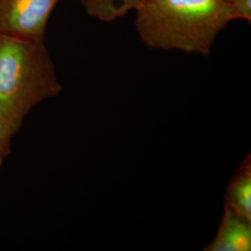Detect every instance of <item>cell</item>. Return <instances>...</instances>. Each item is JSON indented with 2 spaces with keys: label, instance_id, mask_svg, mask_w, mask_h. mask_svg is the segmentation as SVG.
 I'll return each instance as SVG.
<instances>
[{
  "label": "cell",
  "instance_id": "obj_1",
  "mask_svg": "<svg viewBox=\"0 0 251 251\" xmlns=\"http://www.w3.org/2000/svg\"><path fill=\"white\" fill-rule=\"evenodd\" d=\"M135 11L144 45L204 56L233 21L227 0H143Z\"/></svg>",
  "mask_w": 251,
  "mask_h": 251
},
{
  "label": "cell",
  "instance_id": "obj_2",
  "mask_svg": "<svg viewBox=\"0 0 251 251\" xmlns=\"http://www.w3.org/2000/svg\"><path fill=\"white\" fill-rule=\"evenodd\" d=\"M61 91L44 40L0 35V128L12 138L33 108Z\"/></svg>",
  "mask_w": 251,
  "mask_h": 251
},
{
  "label": "cell",
  "instance_id": "obj_3",
  "mask_svg": "<svg viewBox=\"0 0 251 251\" xmlns=\"http://www.w3.org/2000/svg\"><path fill=\"white\" fill-rule=\"evenodd\" d=\"M61 0H0V35L45 39L47 25Z\"/></svg>",
  "mask_w": 251,
  "mask_h": 251
},
{
  "label": "cell",
  "instance_id": "obj_4",
  "mask_svg": "<svg viewBox=\"0 0 251 251\" xmlns=\"http://www.w3.org/2000/svg\"><path fill=\"white\" fill-rule=\"evenodd\" d=\"M251 220L238 215L225 206L224 215L213 241L204 251H250Z\"/></svg>",
  "mask_w": 251,
  "mask_h": 251
},
{
  "label": "cell",
  "instance_id": "obj_5",
  "mask_svg": "<svg viewBox=\"0 0 251 251\" xmlns=\"http://www.w3.org/2000/svg\"><path fill=\"white\" fill-rule=\"evenodd\" d=\"M225 206L251 220V156L249 152L234 173L225 193Z\"/></svg>",
  "mask_w": 251,
  "mask_h": 251
},
{
  "label": "cell",
  "instance_id": "obj_6",
  "mask_svg": "<svg viewBox=\"0 0 251 251\" xmlns=\"http://www.w3.org/2000/svg\"><path fill=\"white\" fill-rule=\"evenodd\" d=\"M143 0H81L87 13L102 22H113L139 7Z\"/></svg>",
  "mask_w": 251,
  "mask_h": 251
},
{
  "label": "cell",
  "instance_id": "obj_7",
  "mask_svg": "<svg viewBox=\"0 0 251 251\" xmlns=\"http://www.w3.org/2000/svg\"><path fill=\"white\" fill-rule=\"evenodd\" d=\"M232 20L251 22V0H228Z\"/></svg>",
  "mask_w": 251,
  "mask_h": 251
},
{
  "label": "cell",
  "instance_id": "obj_8",
  "mask_svg": "<svg viewBox=\"0 0 251 251\" xmlns=\"http://www.w3.org/2000/svg\"><path fill=\"white\" fill-rule=\"evenodd\" d=\"M11 137H9L2 128H0V167L10 152Z\"/></svg>",
  "mask_w": 251,
  "mask_h": 251
},
{
  "label": "cell",
  "instance_id": "obj_9",
  "mask_svg": "<svg viewBox=\"0 0 251 251\" xmlns=\"http://www.w3.org/2000/svg\"><path fill=\"white\" fill-rule=\"evenodd\" d=\"M227 1H228V0H227Z\"/></svg>",
  "mask_w": 251,
  "mask_h": 251
}]
</instances>
